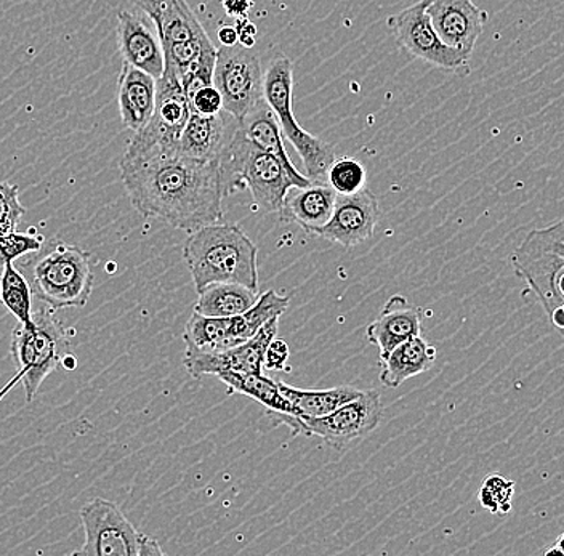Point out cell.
I'll use <instances>...</instances> for the list:
<instances>
[{"mask_svg":"<svg viewBox=\"0 0 564 556\" xmlns=\"http://www.w3.org/2000/svg\"><path fill=\"white\" fill-rule=\"evenodd\" d=\"M121 177L130 203L143 217L159 218L176 230L193 233L224 217L227 198L220 164L178 153L121 161Z\"/></svg>","mask_w":564,"mask_h":556,"instance_id":"6da1fadb","label":"cell"},{"mask_svg":"<svg viewBox=\"0 0 564 556\" xmlns=\"http://www.w3.org/2000/svg\"><path fill=\"white\" fill-rule=\"evenodd\" d=\"M183 259L196 292L214 283L259 288V249L235 224H210L189 233Z\"/></svg>","mask_w":564,"mask_h":556,"instance_id":"7a4b0ae2","label":"cell"},{"mask_svg":"<svg viewBox=\"0 0 564 556\" xmlns=\"http://www.w3.org/2000/svg\"><path fill=\"white\" fill-rule=\"evenodd\" d=\"M511 269L544 308L564 339V218L529 231L511 255Z\"/></svg>","mask_w":564,"mask_h":556,"instance_id":"3957f363","label":"cell"},{"mask_svg":"<svg viewBox=\"0 0 564 556\" xmlns=\"http://www.w3.org/2000/svg\"><path fill=\"white\" fill-rule=\"evenodd\" d=\"M221 183L225 196L247 186L252 193L253 203L264 212H281L285 195L294 186L284 165L276 157L253 146L242 135H238L220 161Z\"/></svg>","mask_w":564,"mask_h":556,"instance_id":"277c9868","label":"cell"},{"mask_svg":"<svg viewBox=\"0 0 564 556\" xmlns=\"http://www.w3.org/2000/svg\"><path fill=\"white\" fill-rule=\"evenodd\" d=\"M294 66L288 56H280L264 73L263 98L280 122L282 137L292 143L305 165L312 183H327V171L335 161L334 148L306 132L294 115Z\"/></svg>","mask_w":564,"mask_h":556,"instance_id":"5b68a950","label":"cell"},{"mask_svg":"<svg viewBox=\"0 0 564 556\" xmlns=\"http://www.w3.org/2000/svg\"><path fill=\"white\" fill-rule=\"evenodd\" d=\"M69 355V340L62 323L53 316V309L42 306L33 312L31 323L21 324L13 332L12 357L26 393L33 401L44 380L65 361Z\"/></svg>","mask_w":564,"mask_h":556,"instance_id":"8992f818","label":"cell"},{"mask_svg":"<svg viewBox=\"0 0 564 556\" xmlns=\"http://www.w3.org/2000/svg\"><path fill=\"white\" fill-rule=\"evenodd\" d=\"M31 291L53 312L83 308L94 288L90 252L77 246L58 244L35 260L31 271Z\"/></svg>","mask_w":564,"mask_h":556,"instance_id":"52a82bcc","label":"cell"},{"mask_svg":"<svg viewBox=\"0 0 564 556\" xmlns=\"http://www.w3.org/2000/svg\"><path fill=\"white\" fill-rule=\"evenodd\" d=\"M288 306V297L278 294L276 291H267L260 295L257 304L242 315L209 318L193 312L183 330L185 355L214 353L236 347L256 336L264 323L281 316Z\"/></svg>","mask_w":564,"mask_h":556,"instance_id":"ba28073f","label":"cell"},{"mask_svg":"<svg viewBox=\"0 0 564 556\" xmlns=\"http://www.w3.org/2000/svg\"><path fill=\"white\" fill-rule=\"evenodd\" d=\"M86 542L74 555L162 556L156 538L140 533L116 503L94 499L80 509Z\"/></svg>","mask_w":564,"mask_h":556,"instance_id":"9c48e42d","label":"cell"},{"mask_svg":"<svg viewBox=\"0 0 564 556\" xmlns=\"http://www.w3.org/2000/svg\"><path fill=\"white\" fill-rule=\"evenodd\" d=\"M189 103L178 76L165 66L156 79V105L150 122L133 135L122 161L144 160L178 148V140L188 122Z\"/></svg>","mask_w":564,"mask_h":556,"instance_id":"30bf717a","label":"cell"},{"mask_svg":"<svg viewBox=\"0 0 564 556\" xmlns=\"http://www.w3.org/2000/svg\"><path fill=\"white\" fill-rule=\"evenodd\" d=\"M214 84L224 97V109L238 121L264 100L262 62L253 48L221 45L215 62Z\"/></svg>","mask_w":564,"mask_h":556,"instance_id":"8fae6325","label":"cell"},{"mask_svg":"<svg viewBox=\"0 0 564 556\" xmlns=\"http://www.w3.org/2000/svg\"><path fill=\"white\" fill-rule=\"evenodd\" d=\"M429 0H419L414 6L388 17L387 26L401 48L422 62L430 63L444 72H470V58L447 47L426 13Z\"/></svg>","mask_w":564,"mask_h":556,"instance_id":"7c38bea8","label":"cell"},{"mask_svg":"<svg viewBox=\"0 0 564 556\" xmlns=\"http://www.w3.org/2000/svg\"><path fill=\"white\" fill-rule=\"evenodd\" d=\"M382 415L383 403L380 393L368 390L334 413L317 418H305L303 422L308 436H319L330 448L347 450L376 430Z\"/></svg>","mask_w":564,"mask_h":556,"instance_id":"4fadbf2b","label":"cell"},{"mask_svg":"<svg viewBox=\"0 0 564 556\" xmlns=\"http://www.w3.org/2000/svg\"><path fill=\"white\" fill-rule=\"evenodd\" d=\"M280 318L281 316H276V318L264 323L256 336L236 347L228 348V350L185 355L183 366L194 379H200L203 375L217 378L221 372L260 374L264 368V353H267L268 345L278 336Z\"/></svg>","mask_w":564,"mask_h":556,"instance_id":"5bb4252c","label":"cell"},{"mask_svg":"<svg viewBox=\"0 0 564 556\" xmlns=\"http://www.w3.org/2000/svg\"><path fill=\"white\" fill-rule=\"evenodd\" d=\"M377 221L379 200L370 189L362 188L355 195H337L333 217L316 236L351 249L372 238Z\"/></svg>","mask_w":564,"mask_h":556,"instance_id":"9a60e30c","label":"cell"},{"mask_svg":"<svg viewBox=\"0 0 564 556\" xmlns=\"http://www.w3.org/2000/svg\"><path fill=\"white\" fill-rule=\"evenodd\" d=\"M426 13L447 47L471 58L476 41L485 30L488 13L474 0H429Z\"/></svg>","mask_w":564,"mask_h":556,"instance_id":"2e32d148","label":"cell"},{"mask_svg":"<svg viewBox=\"0 0 564 556\" xmlns=\"http://www.w3.org/2000/svg\"><path fill=\"white\" fill-rule=\"evenodd\" d=\"M118 21V41L123 63L159 79L165 69V55L153 20L141 10H121Z\"/></svg>","mask_w":564,"mask_h":556,"instance_id":"e0dca14e","label":"cell"},{"mask_svg":"<svg viewBox=\"0 0 564 556\" xmlns=\"http://www.w3.org/2000/svg\"><path fill=\"white\" fill-rule=\"evenodd\" d=\"M239 121L228 111L203 116L192 112L178 140V153L199 161L220 164L232 140L238 135Z\"/></svg>","mask_w":564,"mask_h":556,"instance_id":"ac0fdd59","label":"cell"},{"mask_svg":"<svg viewBox=\"0 0 564 556\" xmlns=\"http://www.w3.org/2000/svg\"><path fill=\"white\" fill-rule=\"evenodd\" d=\"M423 312L409 304L404 295H393L383 305L380 315L369 324L368 340L379 350L380 359H386L398 345L422 336Z\"/></svg>","mask_w":564,"mask_h":556,"instance_id":"d6986e66","label":"cell"},{"mask_svg":"<svg viewBox=\"0 0 564 556\" xmlns=\"http://www.w3.org/2000/svg\"><path fill=\"white\" fill-rule=\"evenodd\" d=\"M335 200L337 193L327 183H312L305 188L292 186L280 214L285 221L299 225L306 235L316 236L333 217Z\"/></svg>","mask_w":564,"mask_h":556,"instance_id":"ffe728a7","label":"cell"},{"mask_svg":"<svg viewBox=\"0 0 564 556\" xmlns=\"http://www.w3.org/2000/svg\"><path fill=\"white\" fill-rule=\"evenodd\" d=\"M239 127H241L242 135L253 146L276 157L284 165L285 172H288L294 186L305 188V186L312 185V179L306 177V175L300 174L297 167L292 164L291 157H289L288 151H285L284 140H282L280 122H278L276 116L268 107L267 101L262 100L250 109L245 118L239 121Z\"/></svg>","mask_w":564,"mask_h":556,"instance_id":"44dd1931","label":"cell"},{"mask_svg":"<svg viewBox=\"0 0 564 556\" xmlns=\"http://www.w3.org/2000/svg\"><path fill=\"white\" fill-rule=\"evenodd\" d=\"M118 101L123 124L135 133L140 132L153 116L156 105V79L123 63L119 77Z\"/></svg>","mask_w":564,"mask_h":556,"instance_id":"7402d4cb","label":"cell"},{"mask_svg":"<svg viewBox=\"0 0 564 556\" xmlns=\"http://www.w3.org/2000/svg\"><path fill=\"white\" fill-rule=\"evenodd\" d=\"M438 358V351L422 336L398 345L386 359L380 371V383L386 389L394 390L403 385L405 380L417 378L430 371Z\"/></svg>","mask_w":564,"mask_h":556,"instance_id":"603a6c76","label":"cell"},{"mask_svg":"<svg viewBox=\"0 0 564 556\" xmlns=\"http://www.w3.org/2000/svg\"><path fill=\"white\" fill-rule=\"evenodd\" d=\"M217 378L228 386V393H241V395L249 396L250 400H256L257 403L262 404L271 421L285 414L299 417L291 401L282 395L280 383L270 378H264L262 372L260 374L221 372Z\"/></svg>","mask_w":564,"mask_h":556,"instance_id":"cb8c5ba5","label":"cell"},{"mask_svg":"<svg viewBox=\"0 0 564 556\" xmlns=\"http://www.w3.org/2000/svg\"><path fill=\"white\" fill-rule=\"evenodd\" d=\"M194 312L209 318H229V316L242 315L252 308L260 295L253 288L238 283H214L197 292Z\"/></svg>","mask_w":564,"mask_h":556,"instance_id":"d4e9b609","label":"cell"},{"mask_svg":"<svg viewBox=\"0 0 564 556\" xmlns=\"http://www.w3.org/2000/svg\"><path fill=\"white\" fill-rule=\"evenodd\" d=\"M280 383L282 395L291 401L294 406L295 413L302 421L305 418H317L334 413L338 407L344 404L350 403L361 395L362 390L355 389V386H335L329 390H302L297 386L288 385L284 382Z\"/></svg>","mask_w":564,"mask_h":556,"instance_id":"484cf974","label":"cell"},{"mask_svg":"<svg viewBox=\"0 0 564 556\" xmlns=\"http://www.w3.org/2000/svg\"><path fill=\"white\" fill-rule=\"evenodd\" d=\"M153 23L164 48L207 34L186 0H167L154 17Z\"/></svg>","mask_w":564,"mask_h":556,"instance_id":"4316f807","label":"cell"},{"mask_svg":"<svg viewBox=\"0 0 564 556\" xmlns=\"http://www.w3.org/2000/svg\"><path fill=\"white\" fill-rule=\"evenodd\" d=\"M0 302L21 324L33 319V291L30 281L13 263L3 266L0 274Z\"/></svg>","mask_w":564,"mask_h":556,"instance_id":"83f0119b","label":"cell"},{"mask_svg":"<svg viewBox=\"0 0 564 556\" xmlns=\"http://www.w3.org/2000/svg\"><path fill=\"white\" fill-rule=\"evenodd\" d=\"M327 185L337 195H355L366 188V168L355 157H338L327 171Z\"/></svg>","mask_w":564,"mask_h":556,"instance_id":"f1b7e54d","label":"cell"},{"mask_svg":"<svg viewBox=\"0 0 564 556\" xmlns=\"http://www.w3.org/2000/svg\"><path fill=\"white\" fill-rule=\"evenodd\" d=\"M514 481L507 480L502 475H489L479 488L478 501L482 509L497 516H506L511 512L513 503Z\"/></svg>","mask_w":564,"mask_h":556,"instance_id":"f546056e","label":"cell"},{"mask_svg":"<svg viewBox=\"0 0 564 556\" xmlns=\"http://www.w3.org/2000/svg\"><path fill=\"white\" fill-rule=\"evenodd\" d=\"M24 212L26 209L18 199L17 185L7 182L0 183V236L17 231Z\"/></svg>","mask_w":564,"mask_h":556,"instance_id":"4dcf8cb0","label":"cell"},{"mask_svg":"<svg viewBox=\"0 0 564 556\" xmlns=\"http://www.w3.org/2000/svg\"><path fill=\"white\" fill-rule=\"evenodd\" d=\"M41 251L42 239L35 236L17 233V231L0 236V266L9 265L28 253Z\"/></svg>","mask_w":564,"mask_h":556,"instance_id":"1f68e13d","label":"cell"},{"mask_svg":"<svg viewBox=\"0 0 564 556\" xmlns=\"http://www.w3.org/2000/svg\"><path fill=\"white\" fill-rule=\"evenodd\" d=\"M189 111L196 115L212 116L224 111V97L215 84L194 91L188 97Z\"/></svg>","mask_w":564,"mask_h":556,"instance_id":"d6a6232c","label":"cell"},{"mask_svg":"<svg viewBox=\"0 0 564 556\" xmlns=\"http://www.w3.org/2000/svg\"><path fill=\"white\" fill-rule=\"evenodd\" d=\"M289 357H291V348H289L288 341L274 337L264 353V368L268 371H284Z\"/></svg>","mask_w":564,"mask_h":556,"instance_id":"836d02e7","label":"cell"},{"mask_svg":"<svg viewBox=\"0 0 564 556\" xmlns=\"http://www.w3.org/2000/svg\"><path fill=\"white\" fill-rule=\"evenodd\" d=\"M236 31H238L239 44L247 48H253L257 41V26L249 19L236 20Z\"/></svg>","mask_w":564,"mask_h":556,"instance_id":"e575fe53","label":"cell"},{"mask_svg":"<svg viewBox=\"0 0 564 556\" xmlns=\"http://www.w3.org/2000/svg\"><path fill=\"white\" fill-rule=\"evenodd\" d=\"M221 6L231 19H246L252 10L253 0H221Z\"/></svg>","mask_w":564,"mask_h":556,"instance_id":"d590c367","label":"cell"},{"mask_svg":"<svg viewBox=\"0 0 564 556\" xmlns=\"http://www.w3.org/2000/svg\"><path fill=\"white\" fill-rule=\"evenodd\" d=\"M130 2L153 20L167 0H130Z\"/></svg>","mask_w":564,"mask_h":556,"instance_id":"8d00e7d4","label":"cell"},{"mask_svg":"<svg viewBox=\"0 0 564 556\" xmlns=\"http://www.w3.org/2000/svg\"><path fill=\"white\" fill-rule=\"evenodd\" d=\"M218 41H220L221 45L225 47H231V45L239 44L238 31H236L235 26H229V24H225L218 30Z\"/></svg>","mask_w":564,"mask_h":556,"instance_id":"74e56055","label":"cell"},{"mask_svg":"<svg viewBox=\"0 0 564 556\" xmlns=\"http://www.w3.org/2000/svg\"><path fill=\"white\" fill-rule=\"evenodd\" d=\"M545 555H560V556H564V533L562 534V536L556 538L555 547L550 548V550H546Z\"/></svg>","mask_w":564,"mask_h":556,"instance_id":"f35d334b","label":"cell"}]
</instances>
